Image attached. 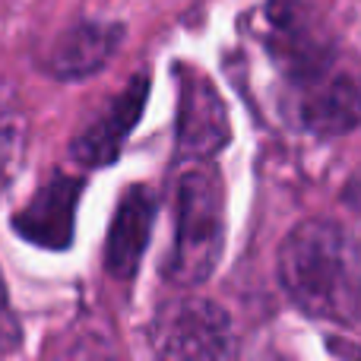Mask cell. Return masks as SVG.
<instances>
[{
	"mask_svg": "<svg viewBox=\"0 0 361 361\" xmlns=\"http://www.w3.org/2000/svg\"><path fill=\"white\" fill-rule=\"evenodd\" d=\"M263 42L292 89L307 86L336 67V44L301 0H269Z\"/></svg>",
	"mask_w": 361,
	"mask_h": 361,
	"instance_id": "277c9868",
	"label": "cell"
},
{
	"mask_svg": "<svg viewBox=\"0 0 361 361\" xmlns=\"http://www.w3.org/2000/svg\"><path fill=\"white\" fill-rule=\"evenodd\" d=\"M86 180L76 175H54L35 190V197L13 216V231L35 247L67 250L76 231V206H80Z\"/></svg>",
	"mask_w": 361,
	"mask_h": 361,
	"instance_id": "ba28073f",
	"label": "cell"
},
{
	"mask_svg": "<svg viewBox=\"0 0 361 361\" xmlns=\"http://www.w3.org/2000/svg\"><path fill=\"white\" fill-rule=\"evenodd\" d=\"M292 114L314 137H343L361 127V73L336 63L307 86L292 89Z\"/></svg>",
	"mask_w": 361,
	"mask_h": 361,
	"instance_id": "8992f818",
	"label": "cell"
},
{
	"mask_svg": "<svg viewBox=\"0 0 361 361\" xmlns=\"http://www.w3.org/2000/svg\"><path fill=\"white\" fill-rule=\"evenodd\" d=\"M343 200L352 206V209L361 212V169L349 178V184H345V190H343Z\"/></svg>",
	"mask_w": 361,
	"mask_h": 361,
	"instance_id": "7c38bea8",
	"label": "cell"
},
{
	"mask_svg": "<svg viewBox=\"0 0 361 361\" xmlns=\"http://www.w3.org/2000/svg\"><path fill=\"white\" fill-rule=\"evenodd\" d=\"M19 343H23V326L13 314L10 292H6V282L0 276V352H13Z\"/></svg>",
	"mask_w": 361,
	"mask_h": 361,
	"instance_id": "8fae6325",
	"label": "cell"
},
{
	"mask_svg": "<svg viewBox=\"0 0 361 361\" xmlns=\"http://www.w3.org/2000/svg\"><path fill=\"white\" fill-rule=\"evenodd\" d=\"M121 38H124L121 23H92V19L76 23L51 42L48 54H44V70L57 80L92 76L114 57Z\"/></svg>",
	"mask_w": 361,
	"mask_h": 361,
	"instance_id": "30bf717a",
	"label": "cell"
},
{
	"mask_svg": "<svg viewBox=\"0 0 361 361\" xmlns=\"http://www.w3.org/2000/svg\"><path fill=\"white\" fill-rule=\"evenodd\" d=\"M178 130L175 146L178 159L187 162H206L231 140V124L225 102L209 76L200 70L178 63Z\"/></svg>",
	"mask_w": 361,
	"mask_h": 361,
	"instance_id": "5b68a950",
	"label": "cell"
},
{
	"mask_svg": "<svg viewBox=\"0 0 361 361\" xmlns=\"http://www.w3.org/2000/svg\"><path fill=\"white\" fill-rule=\"evenodd\" d=\"M175 219V244L162 273L171 286H203L225 247V190L216 169L190 165L180 171Z\"/></svg>",
	"mask_w": 361,
	"mask_h": 361,
	"instance_id": "7a4b0ae2",
	"label": "cell"
},
{
	"mask_svg": "<svg viewBox=\"0 0 361 361\" xmlns=\"http://www.w3.org/2000/svg\"><path fill=\"white\" fill-rule=\"evenodd\" d=\"M279 279L305 314L330 324L361 320V250L336 222H301L282 241Z\"/></svg>",
	"mask_w": 361,
	"mask_h": 361,
	"instance_id": "6da1fadb",
	"label": "cell"
},
{
	"mask_svg": "<svg viewBox=\"0 0 361 361\" xmlns=\"http://www.w3.org/2000/svg\"><path fill=\"white\" fill-rule=\"evenodd\" d=\"M149 343L159 361H235L231 320L209 298H171L149 324Z\"/></svg>",
	"mask_w": 361,
	"mask_h": 361,
	"instance_id": "3957f363",
	"label": "cell"
},
{
	"mask_svg": "<svg viewBox=\"0 0 361 361\" xmlns=\"http://www.w3.org/2000/svg\"><path fill=\"white\" fill-rule=\"evenodd\" d=\"M149 99V73H133L130 82L95 114L92 124H86L70 143V152L86 169H105L121 156L124 140L133 133L140 114Z\"/></svg>",
	"mask_w": 361,
	"mask_h": 361,
	"instance_id": "52a82bcc",
	"label": "cell"
},
{
	"mask_svg": "<svg viewBox=\"0 0 361 361\" xmlns=\"http://www.w3.org/2000/svg\"><path fill=\"white\" fill-rule=\"evenodd\" d=\"M156 212L159 197L152 193V187L133 184L121 193L105 241V269L114 279H133L137 276L140 260H143L146 244H149L152 235Z\"/></svg>",
	"mask_w": 361,
	"mask_h": 361,
	"instance_id": "9c48e42d",
	"label": "cell"
}]
</instances>
